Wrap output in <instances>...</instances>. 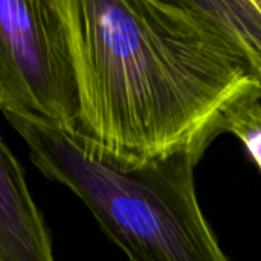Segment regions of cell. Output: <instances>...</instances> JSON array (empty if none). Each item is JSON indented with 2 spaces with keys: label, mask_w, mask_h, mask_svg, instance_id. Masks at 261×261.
I'll return each mask as SVG.
<instances>
[{
  "label": "cell",
  "mask_w": 261,
  "mask_h": 261,
  "mask_svg": "<svg viewBox=\"0 0 261 261\" xmlns=\"http://www.w3.org/2000/svg\"><path fill=\"white\" fill-rule=\"evenodd\" d=\"M222 11L242 31L249 43L261 55V11L255 0L219 2Z\"/></svg>",
  "instance_id": "6"
},
{
  "label": "cell",
  "mask_w": 261,
  "mask_h": 261,
  "mask_svg": "<svg viewBox=\"0 0 261 261\" xmlns=\"http://www.w3.org/2000/svg\"><path fill=\"white\" fill-rule=\"evenodd\" d=\"M3 115L38 170L83 200L127 261H232L197 197L194 171L202 154L182 151L136 162L76 128Z\"/></svg>",
  "instance_id": "2"
},
{
  "label": "cell",
  "mask_w": 261,
  "mask_h": 261,
  "mask_svg": "<svg viewBox=\"0 0 261 261\" xmlns=\"http://www.w3.org/2000/svg\"><path fill=\"white\" fill-rule=\"evenodd\" d=\"M0 112L76 128V80L60 0H0Z\"/></svg>",
  "instance_id": "3"
},
{
  "label": "cell",
  "mask_w": 261,
  "mask_h": 261,
  "mask_svg": "<svg viewBox=\"0 0 261 261\" xmlns=\"http://www.w3.org/2000/svg\"><path fill=\"white\" fill-rule=\"evenodd\" d=\"M0 261H55L23 170L0 138Z\"/></svg>",
  "instance_id": "4"
},
{
  "label": "cell",
  "mask_w": 261,
  "mask_h": 261,
  "mask_svg": "<svg viewBox=\"0 0 261 261\" xmlns=\"http://www.w3.org/2000/svg\"><path fill=\"white\" fill-rule=\"evenodd\" d=\"M76 130L136 162L205 154L225 113L261 93V55L217 0H60Z\"/></svg>",
  "instance_id": "1"
},
{
  "label": "cell",
  "mask_w": 261,
  "mask_h": 261,
  "mask_svg": "<svg viewBox=\"0 0 261 261\" xmlns=\"http://www.w3.org/2000/svg\"><path fill=\"white\" fill-rule=\"evenodd\" d=\"M255 2H257V6L260 8V11H261V0H255Z\"/></svg>",
  "instance_id": "7"
},
{
  "label": "cell",
  "mask_w": 261,
  "mask_h": 261,
  "mask_svg": "<svg viewBox=\"0 0 261 261\" xmlns=\"http://www.w3.org/2000/svg\"><path fill=\"white\" fill-rule=\"evenodd\" d=\"M220 130L240 139L261 171V93H251L239 99L225 113Z\"/></svg>",
  "instance_id": "5"
}]
</instances>
